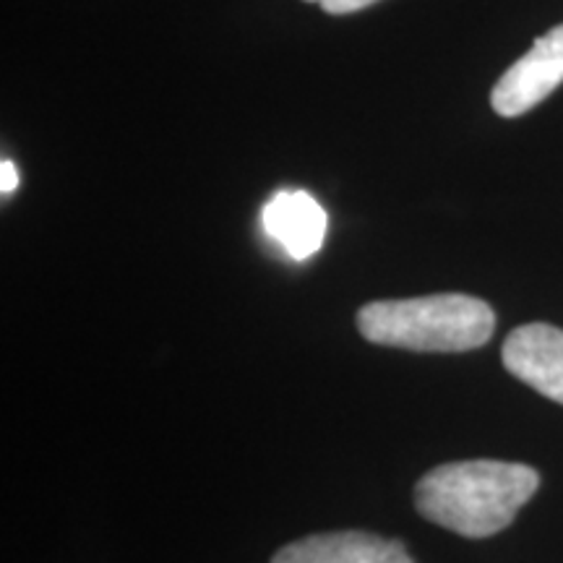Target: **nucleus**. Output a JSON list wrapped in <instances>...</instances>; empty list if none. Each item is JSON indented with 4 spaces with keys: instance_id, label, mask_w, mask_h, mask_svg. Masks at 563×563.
I'll return each instance as SVG.
<instances>
[{
    "instance_id": "obj_4",
    "label": "nucleus",
    "mask_w": 563,
    "mask_h": 563,
    "mask_svg": "<svg viewBox=\"0 0 563 563\" xmlns=\"http://www.w3.org/2000/svg\"><path fill=\"white\" fill-rule=\"evenodd\" d=\"M501 357L514 378L563 405V329L525 323L506 336Z\"/></svg>"
},
{
    "instance_id": "obj_1",
    "label": "nucleus",
    "mask_w": 563,
    "mask_h": 563,
    "mask_svg": "<svg viewBox=\"0 0 563 563\" xmlns=\"http://www.w3.org/2000/svg\"><path fill=\"white\" fill-rule=\"evenodd\" d=\"M540 488L538 470L519 462H449L415 485V506L428 522L462 538H490L506 530Z\"/></svg>"
},
{
    "instance_id": "obj_6",
    "label": "nucleus",
    "mask_w": 563,
    "mask_h": 563,
    "mask_svg": "<svg viewBox=\"0 0 563 563\" xmlns=\"http://www.w3.org/2000/svg\"><path fill=\"white\" fill-rule=\"evenodd\" d=\"M262 224L295 262L313 256L327 238V211L306 191H279L264 207Z\"/></svg>"
},
{
    "instance_id": "obj_7",
    "label": "nucleus",
    "mask_w": 563,
    "mask_h": 563,
    "mask_svg": "<svg viewBox=\"0 0 563 563\" xmlns=\"http://www.w3.org/2000/svg\"><path fill=\"white\" fill-rule=\"evenodd\" d=\"M311 3H319L321 9L332 13V16H344V13L368 9V5L376 3V0H311Z\"/></svg>"
},
{
    "instance_id": "obj_5",
    "label": "nucleus",
    "mask_w": 563,
    "mask_h": 563,
    "mask_svg": "<svg viewBox=\"0 0 563 563\" xmlns=\"http://www.w3.org/2000/svg\"><path fill=\"white\" fill-rule=\"evenodd\" d=\"M272 563H415L399 540L371 532H321L295 540Z\"/></svg>"
},
{
    "instance_id": "obj_8",
    "label": "nucleus",
    "mask_w": 563,
    "mask_h": 563,
    "mask_svg": "<svg viewBox=\"0 0 563 563\" xmlns=\"http://www.w3.org/2000/svg\"><path fill=\"white\" fill-rule=\"evenodd\" d=\"M16 186H19L16 167L5 159L3 165H0V188H3V194H11V191H16Z\"/></svg>"
},
{
    "instance_id": "obj_3",
    "label": "nucleus",
    "mask_w": 563,
    "mask_h": 563,
    "mask_svg": "<svg viewBox=\"0 0 563 563\" xmlns=\"http://www.w3.org/2000/svg\"><path fill=\"white\" fill-rule=\"evenodd\" d=\"M563 84V24L543 34L490 91L493 110L501 118H519L538 108Z\"/></svg>"
},
{
    "instance_id": "obj_2",
    "label": "nucleus",
    "mask_w": 563,
    "mask_h": 563,
    "mask_svg": "<svg viewBox=\"0 0 563 563\" xmlns=\"http://www.w3.org/2000/svg\"><path fill=\"white\" fill-rule=\"evenodd\" d=\"M363 340L412 352H467L483 347L496 313L473 295L441 292L426 298L376 300L357 311Z\"/></svg>"
}]
</instances>
